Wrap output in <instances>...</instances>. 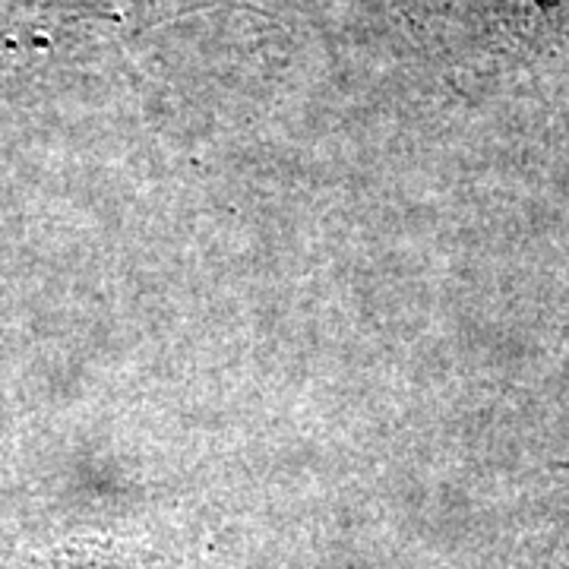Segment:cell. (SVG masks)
Segmentation results:
<instances>
[{
	"mask_svg": "<svg viewBox=\"0 0 569 569\" xmlns=\"http://www.w3.org/2000/svg\"><path fill=\"white\" fill-rule=\"evenodd\" d=\"M0 569H156L137 550L99 541L63 538L51 545L0 541Z\"/></svg>",
	"mask_w": 569,
	"mask_h": 569,
	"instance_id": "1",
	"label": "cell"
}]
</instances>
